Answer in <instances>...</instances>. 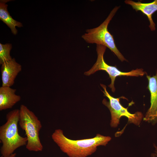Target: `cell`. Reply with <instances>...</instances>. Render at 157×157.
Returning <instances> with one entry per match:
<instances>
[{"mask_svg": "<svg viewBox=\"0 0 157 157\" xmlns=\"http://www.w3.org/2000/svg\"><path fill=\"white\" fill-rule=\"evenodd\" d=\"M120 6H116L111 11L106 19L99 26L87 29L82 38L87 42L106 46L113 52L122 62L127 61L117 49L113 36L108 31V26Z\"/></svg>", "mask_w": 157, "mask_h": 157, "instance_id": "obj_4", "label": "cell"}, {"mask_svg": "<svg viewBox=\"0 0 157 157\" xmlns=\"http://www.w3.org/2000/svg\"><path fill=\"white\" fill-rule=\"evenodd\" d=\"M16 89L10 87H0V110L12 108L21 99L20 96L15 94Z\"/></svg>", "mask_w": 157, "mask_h": 157, "instance_id": "obj_10", "label": "cell"}, {"mask_svg": "<svg viewBox=\"0 0 157 157\" xmlns=\"http://www.w3.org/2000/svg\"><path fill=\"white\" fill-rule=\"evenodd\" d=\"M16 154L15 153H13L10 155L7 156V157H3V156H1V157H15L16 156Z\"/></svg>", "mask_w": 157, "mask_h": 157, "instance_id": "obj_13", "label": "cell"}, {"mask_svg": "<svg viewBox=\"0 0 157 157\" xmlns=\"http://www.w3.org/2000/svg\"><path fill=\"white\" fill-rule=\"evenodd\" d=\"M104 90H102L104 96L106 97L109 100L108 101L104 99L102 101L103 104L105 105L109 110L111 116L110 126L113 128H116L119 124L120 118L124 116L128 118V122L136 125H140L143 118L142 113L139 111L132 114L128 110V108L124 107L120 104V98H115L111 96L106 90V86L100 84Z\"/></svg>", "mask_w": 157, "mask_h": 157, "instance_id": "obj_6", "label": "cell"}, {"mask_svg": "<svg viewBox=\"0 0 157 157\" xmlns=\"http://www.w3.org/2000/svg\"><path fill=\"white\" fill-rule=\"evenodd\" d=\"M124 2L130 5L136 11H140L146 15L150 23L149 27L151 30H156V25L152 19V16L157 11V0L149 3H142L140 1L136 2L131 0H126Z\"/></svg>", "mask_w": 157, "mask_h": 157, "instance_id": "obj_9", "label": "cell"}, {"mask_svg": "<svg viewBox=\"0 0 157 157\" xmlns=\"http://www.w3.org/2000/svg\"><path fill=\"white\" fill-rule=\"evenodd\" d=\"M155 147L156 149V153L157 154V147L156 146H155ZM156 156H157V155H156Z\"/></svg>", "mask_w": 157, "mask_h": 157, "instance_id": "obj_14", "label": "cell"}, {"mask_svg": "<svg viewBox=\"0 0 157 157\" xmlns=\"http://www.w3.org/2000/svg\"><path fill=\"white\" fill-rule=\"evenodd\" d=\"M22 69L21 65L16 61L15 58L2 64L1 67V86L11 87L13 85L17 76Z\"/></svg>", "mask_w": 157, "mask_h": 157, "instance_id": "obj_8", "label": "cell"}, {"mask_svg": "<svg viewBox=\"0 0 157 157\" xmlns=\"http://www.w3.org/2000/svg\"><path fill=\"white\" fill-rule=\"evenodd\" d=\"M19 114V109L9 112L6 115V122L0 127V140L2 143L0 153L3 157L10 155L18 148L26 144L27 138L20 136L18 133Z\"/></svg>", "mask_w": 157, "mask_h": 157, "instance_id": "obj_2", "label": "cell"}, {"mask_svg": "<svg viewBox=\"0 0 157 157\" xmlns=\"http://www.w3.org/2000/svg\"><path fill=\"white\" fill-rule=\"evenodd\" d=\"M8 1V0H0V19L10 28L12 33L15 35L17 33L16 26L21 27L23 25L21 22L13 19L10 15L7 10L8 5L6 4Z\"/></svg>", "mask_w": 157, "mask_h": 157, "instance_id": "obj_11", "label": "cell"}, {"mask_svg": "<svg viewBox=\"0 0 157 157\" xmlns=\"http://www.w3.org/2000/svg\"><path fill=\"white\" fill-rule=\"evenodd\" d=\"M12 48V44L10 43L5 44L0 43V65L12 59L10 54Z\"/></svg>", "mask_w": 157, "mask_h": 157, "instance_id": "obj_12", "label": "cell"}, {"mask_svg": "<svg viewBox=\"0 0 157 157\" xmlns=\"http://www.w3.org/2000/svg\"><path fill=\"white\" fill-rule=\"evenodd\" d=\"M106 48L105 46L97 44L96 51L97 55V61L89 70L84 72L85 75L89 76L100 70L105 71L108 74L111 80V83L108 85V87L111 89L112 91L114 92L115 90L114 82L117 77L122 76H142L146 74L141 68L133 69L128 72H124L119 70L116 66L108 65L105 62L104 57Z\"/></svg>", "mask_w": 157, "mask_h": 157, "instance_id": "obj_5", "label": "cell"}, {"mask_svg": "<svg viewBox=\"0 0 157 157\" xmlns=\"http://www.w3.org/2000/svg\"><path fill=\"white\" fill-rule=\"evenodd\" d=\"M19 111V124L25 131L27 140L26 148L30 151H42L43 146L39 136L42 127L41 122L34 113L25 105H21Z\"/></svg>", "mask_w": 157, "mask_h": 157, "instance_id": "obj_3", "label": "cell"}, {"mask_svg": "<svg viewBox=\"0 0 157 157\" xmlns=\"http://www.w3.org/2000/svg\"><path fill=\"white\" fill-rule=\"evenodd\" d=\"M51 138L61 151L69 157H87L94 153L98 147L106 146L111 139L110 136L97 134L92 138L72 140L66 137L60 129L54 131Z\"/></svg>", "mask_w": 157, "mask_h": 157, "instance_id": "obj_1", "label": "cell"}, {"mask_svg": "<svg viewBox=\"0 0 157 157\" xmlns=\"http://www.w3.org/2000/svg\"><path fill=\"white\" fill-rule=\"evenodd\" d=\"M148 81L147 88L150 93L151 105L143 120L154 125L157 123V73L152 76L147 75Z\"/></svg>", "mask_w": 157, "mask_h": 157, "instance_id": "obj_7", "label": "cell"}]
</instances>
